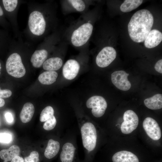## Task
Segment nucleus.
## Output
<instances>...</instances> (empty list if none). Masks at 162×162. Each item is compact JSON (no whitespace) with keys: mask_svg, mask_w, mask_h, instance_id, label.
Segmentation results:
<instances>
[{"mask_svg":"<svg viewBox=\"0 0 162 162\" xmlns=\"http://www.w3.org/2000/svg\"><path fill=\"white\" fill-rule=\"evenodd\" d=\"M129 75V74L123 70L115 71L111 75L112 82L118 88L122 91L128 90L131 86L128 79Z\"/></svg>","mask_w":162,"mask_h":162,"instance_id":"obj_11","label":"nucleus"},{"mask_svg":"<svg viewBox=\"0 0 162 162\" xmlns=\"http://www.w3.org/2000/svg\"><path fill=\"white\" fill-rule=\"evenodd\" d=\"M34 112L33 104L30 102L25 103L23 106L20 114V118L22 122L27 123L32 119Z\"/></svg>","mask_w":162,"mask_h":162,"instance_id":"obj_19","label":"nucleus"},{"mask_svg":"<svg viewBox=\"0 0 162 162\" xmlns=\"http://www.w3.org/2000/svg\"><path fill=\"white\" fill-rule=\"evenodd\" d=\"M48 54L47 50L45 49L35 50L31 58L33 66L36 68L41 67L47 59Z\"/></svg>","mask_w":162,"mask_h":162,"instance_id":"obj_15","label":"nucleus"},{"mask_svg":"<svg viewBox=\"0 0 162 162\" xmlns=\"http://www.w3.org/2000/svg\"><path fill=\"white\" fill-rule=\"evenodd\" d=\"M1 63H0V74H1L0 70H1Z\"/></svg>","mask_w":162,"mask_h":162,"instance_id":"obj_35","label":"nucleus"},{"mask_svg":"<svg viewBox=\"0 0 162 162\" xmlns=\"http://www.w3.org/2000/svg\"><path fill=\"white\" fill-rule=\"evenodd\" d=\"M141 0H126L120 7L121 10L123 12H130L137 8L142 3Z\"/></svg>","mask_w":162,"mask_h":162,"instance_id":"obj_23","label":"nucleus"},{"mask_svg":"<svg viewBox=\"0 0 162 162\" xmlns=\"http://www.w3.org/2000/svg\"><path fill=\"white\" fill-rule=\"evenodd\" d=\"M94 16L92 10L82 14L64 30L62 39L78 49L83 50L88 47L94 29Z\"/></svg>","mask_w":162,"mask_h":162,"instance_id":"obj_1","label":"nucleus"},{"mask_svg":"<svg viewBox=\"0 0 162 162\" xmlns=\"http://www.w3.org/2000/svg\"><path fill=\"white\" fill-rule=\"evenodd\" d=\"M11 162H25L22 158L19 156H17L14 158Z\"/></svg>","mask_w":162,"mask_h":162,"instance_id":"obj_32","label":"nucleus"},{"mask_svg":"<svg viewBox=\"0 0 162 162\" xmlns=\"http://www.w3.org/2000/svg\"><path fill=\"white\" fill-rule=\"evenodd\" d=\"M25 162H39V154L36 151H32L29 156L24 158Z\"/></svg>","mask_w":162,"mask_h":162,"instance_id":"obj_27","label":"nucleus"},{"mask_svg":"<svg viewBox=\"0 0 162 162\" xmlns=\"http://www.w3.org/2000/svg\"><path fill=\"white\" fill-rule=\"evenodd\" d=\"M5 117L7 122L11 123L13 122L14 118L12 114L9 112H7L5 114Z\"/></svg>","mask_w":162,"mask_h":162,"instance_id":"obj_31","label":"nucleus"},{"mask_svg":"<svg viewBox=\"0 0 162 162\" xmlns=\"http://www.w3.org/2000/svg\"><path fill=\"white\" fill-rule=\"evenodd\" d=\"M92 1L89 0H63L61 1L62 12L66 15L73 13H84L89 9Z\"/></svg>","mask_w":162,"mask_h":162,"instance_id":"obj_4","label":"nucleus"},{"mask_svg":"<svg viewBox=\"0 0 162 162\" xmlns=\"http://www.w3.org/2000/svg\"><path fill=\"white\" fill-rule=\"evenodd\" d=\"M59 149V143L57 141L50 139L49 140L45 149L44 156L47 158L52 159L57 154Z\"/></svg>","mask_w":162,"mask_h":162,"instance_id":"obj_21","label":"nucleus"},{"mask_svg":"<svg viewBox=\"0 0 162 162\" xmlns=\"http://www.w3.org/2000/svg\"><path fill=\"white\" fill-rule=\"evenodd\" d=\"M54 110L50 106H48L45 108L41 111L40 117L41 122H45L50 118L54 116Z\"/></svg>","mask_w":162,"mask_h":162,"instance_id":"obj_24","label":"nucleus"},{"mask_svg":"<svg viewBox=\"0 0 162 162\" xmlns=\"http://www.w3.org/2000/svg\"><path fill=\"white\" fill-rule=\"evenodd\" d=\"M153 23V16L149 10L142 9L135 13L128 25V33L131 40L138 43L144 41Z\"/></svg>","mask_w":162,"mask_h":162,"instance_id":"obj_2","label":"nucleus"},{"mask_svg":"<svg viewBox=\"0 0 162 162\" xmlns=\"http://www.w3.org/2000/svg\"><path fill=\"white\" fill-rule=\"evenodd\" d=\"M124 122L121 127L122 132L124 134L130 133L135 130L139 124V118L133 110H128L124 113Z\"/></svg>","mask_w":162,"mask_h":162,"instance_id":"obj_9","label":"nucleus"},{"mask_svg":"<svg viewBox=\"0 0 162 162\" xmlns=\"http://www.w3.org/2000/svg\"><path fill=\"white\" fill-rule=\"evenodd\" d=\"M63 61L59 57H54L47 59L43 64V69L45 70L54 71L57 70L62 66Z\"/></svg>","mask_w":162,"mask_h":162,"instance_id":"obj_17","label":"nucleus"},{"mask_svg":"<svg viewBox=\"0 0 162 162\" xmlns=\"http://www.w3.org/2000/svg\"><path fill=\"white\" fill-rule=\"evenodd\" d=\"M86 106L88 108H92V115L96 117H100L104 114L107 107L105 99L100 96H94L87 101Z\"/></svg>","mask_w":162,"mask_h":162,"instance_id":"obj_7","label":"nucleus"},{"mask_svg":"<svg viewBox=\"0 0 162 162\" xmlns=\"http://www.w3.org/2000/svg\"><path fill=\"white\" fill-rule=\"evenodd\" d=\"M83 145L88 151L93 150L96 144L97 134L94 125L89 122L84 123L81 129Z\"/></svg>","mask_w":162,"mask_h":162,"instance_id":"obj_6","label":"nucleus"},{"mask_svg":"<svg viewBox=\"0 0 162 162\" xmlns=\"http://www.w3.org/2000/svg\"><path fill=\"white\" fill-rule=\"evenodd\" d=\"M116 51L113 47L106 46L102 48L97 56L95 62L98 67L104 68L108 66L115 59Z\"/></svg>","mask_w":162,"mask_h":162,"instance_id":"obj_8","label":"nucleus"},{"mask_svg":"<svg viewBox=\"0 0 162 162\" xmlns=\"http://www.w3.org/2000/svg\"><path fill=\"white\" fill-rule=\"evenodd\" d=\"M12 140L11 135L8 133H0V142L4 143H8Z\"/></svg>","mask_w":162,"mask_h":162,"instance_id":"obj_28","label":"nucleus"},{"mask_svg":"<svg viewBox=\"0 0 162 162\" xmlns=\"http://www.w3.org/2000/svg\"><path fill=\"white\" fill-rule=\"evenodd\" d=\"M20 152L19 147L16 145L10 146L8 149H4L0 151V158L4 160L8 161L17 156H19Z\"/></svg>","mask_w":162,"mask_h":162,"instance_id":"obj_18","label":"nucleus"},{"mask_svg":"<svg viewBox=\"0 0 162 162\" xmlns=\"http://www.w3.org/2000/svg\"><path fill=\"white\" fill-rule=\"evenodd\" d=\"M142 125L147 134L151 139L157 140L161 138L160 128L154 119L150 117L146 118L143 122Z\"/></svg>","mask_w":162,"mask_h":162,"instance_id":"obj_10","label":"nucleus"},{"mask_svg":"<svg viewBox=\"0 0 162 162\" xmlns=\"http://www.w3.org/2000/svg\"><path fill=\"white\" fill-rule=\"evenodd\" d=\"M80 63L76 60L70 59L64 64L62 69L64 76L66 79L71 80L77 75L80 69Z\"/></svg>","mask_w":162,"mask_h":162,"instance_id":"obj_12","label":"nucleus"},{"mask_svg":"<svg viewBox=\"0 0 162 162\" xmlns=\"http://www.w3.org/2000/svg\"><path fill=\"white\" fill-rule=\"evenodd\" d=\"M12 92L9 89L2 90L0 88V98H6L10 97L12 95Z\"/></svg>","mask_w":162,"mask_h":162,"instance_id":"obj_29","label":"nucleus"},{"mask_svg":"<svg viewBox=\"0 0 162 162\" xmlns=\"http://www.w3.org/2000/svg\"><path fill=\"white\" fill-rule=\"evenodd\" d=\"M162 59L158 61L154 66V68L159 73H162Z\"/></svg>","mask_w":162,"mask_h":162,"instance_id":"obj_30","label":"nucleus"},{"mask_svg":"<svg viewBox=\"0 0 162 162\" xmlns=\"http://www.w3.org/2000/svg\"><path fill=\"white\" fill-rule=\"evenodd\" d=\"M28 25L33 34L39 36L45 33L47 26V22L42 13L35 10L32 12L29 16Z\"/></svg>","mask_w":162,"mask_h":162,"instance_id":"obj_3","label":"nucleus"},{"mask_svg":"<svg viewBox=\"0 0 162 162\" xmlns=\"http://www.w3.org/2000/svg\"><path fill=\"white\" fill-rule=\"evenodd\" d=\"M6 68L8 74L16 78L22 77L26 73L21 57L16 53L12 54L8 57L6 62Z\"/></svg>","mask_w":162,"mask_h":162,"instance_id":"obj_5","label":"nucleus"},{"mask_svg":"<svg viewBox=\"0 0 162 162\" xmlns=\"http://www.w3.org/2000/svg\"><path fill=\"white\" fill-rule=\"evenodd\" d=\"M56 124V118L55 116H53L45 121L43 127L45 130H50L55 128Z\"/></svg>","mask_w":162,"mask_h":162,"instance_id":"obj_26","label":"nucleus"},{"mask_svg":"<svg viewBox=\"0 0 162 162\" xmlns=\"http://www.w3.org/2000/svg\"><path fill=\"white\" fill-rule=\"evenodd\" d=\"M4 162H7V161H4Z\"/></svg>","mask_w":162,"mask_h":162,"instance_id":"obj_36","label":"nucleus"},{"mask_svg":"<svg viewBox=\"0 0 162 162\" xmlns=\"http://www.w3.org/2000/svg\"><path fill=\"white\" fill-rule=\"evenodd\" d=\"M75 148L70 142L64 144L63 146L60 155L62 162H72L74 157Z\"/></svg>","mask_w":162,"mask_h":162,"instance_id":"obj_16","label":"nucleus"},{"mask_svg":"<svg viewBox=\"0 0 162 162\" xmlns=\"http://www.w3.org/2000/svg\"><path fill=\"white\" fill-rule=\"evenodd\" d=\"M162 40V33L157 29L151 30L144 40V45L148 48L158 46Z\"/></svg>","mask_w":162,"mask_h":162,"instance_id":"obj_13","label":"nucleus"},{"mask_svg":"<svg viewBox=\"0 0 162 162\" xmlns=\"http://www.w3.org/2000/svg\"><path fill=\"white\" fill-rule=\"evenodd\" d=\"M113 162H139L137 157L133 153L127 151H121L113 155Z\"/></svg>","mask_w":162,"mask_h":162,"instance_id":"obj_14","label":"nucleus"},{"mask_svg":"<svg viewBox=\"0 0 162 162\" xmlns=\"http://www.w3.org/2000/svg\"><path fill=\"white\" fill-rule=\"evenodd\" d=\"M3 3L5 9L8 12L13 11L16 8L18 4L17 0H3Z\"/></svg>","mask_w":162,"mask_h":162,"instance_id":"obj_25","label":"nucleus"},{"mask_svg":"<svg viewBox=\"0 0 162 162\" xmlns=\"http://www.w3.org/2000/svg\"><path fill=\"white\" fill-rule=\"evenodd\" d=\"M145 105L148 108L156 110L162 108V95L157 94L152 97L146 99L144 100Z\"/></svg>","mask_w":162,"mask_h":162,"instance_id":"obj_20","label":"nucleus"},{"mask_svg":"<svg viewBox=\"0 0 162 162\" xmlns=\"http://www.w3.org/2000/svg\"><path fill=\"white\" fill-rule=\"evenodd\" d=\"M3 10L0 6V16H2L3 14Z\"/></svg>","mask_w":162,"mask_h":162,"instance_id":"obj_34","label":"nucleus"},{"mask_svg":"<svg viewBox=\"0 0 162 162\" xmlns=\"http://www.w3.org/2000/svg\"><path fill=\"white\" fill-rule=\"evenodd\" d=\"M58 76V74L56 72L48 71L40 74L38 77V80L42 84L49 85L56 81Z\"/></svg>","mask_w":162,"mask_h":162,"instance_id":"obj_22","label":"nucleus"},{"mask_svg":"<svg viewBox=\"0 0 162 162\" xmlns=\"http://www.w3.org/2000/svg\"><path fill=\"white\" fill-rule=\"evenodd\" d=\"M5 104V101L4 100L0 98V107L3 106Z\"/></svg>","mask_w":162,"mask_h":162,"instance_id":"obj_33","label":"nucleus"}]
</instances>
